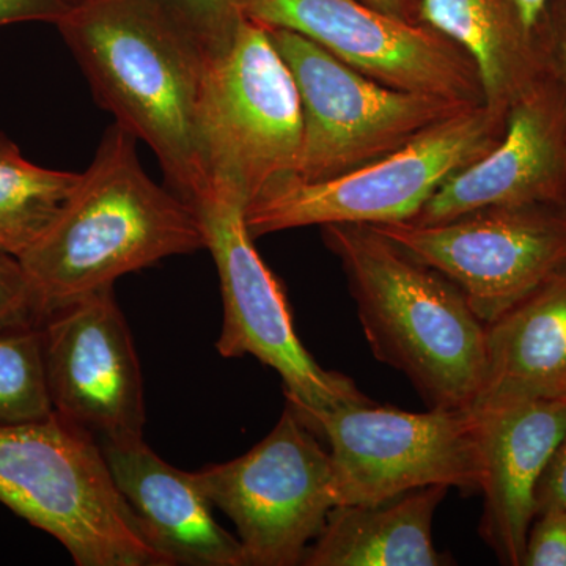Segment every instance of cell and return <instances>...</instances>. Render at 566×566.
<instances>
[{"mask_svg": "<svg viewBox=\"0 0 566 566\" xmlns=\"http://www.w3.org/2000/svg\"><path fill=\"white\" fill-rule=\"evenodd\" d=\"M566 401V271L486 324V367L472 409Z\"/></svg>", "mask_w": 566, "mask_h": 566, "instance_id": "obj_17", "label": "cell"}, {"mask_svg": "<svg viewBox=\"0 0 566 566\" xmlns=\"http://www.w3.org/2000/svg\"><path fill=\"white\" fill-rule=\"evenodd\" d=\"M268 29L300 92L303 140L294 175L301 180L326 181L352 172L472 107L387 87L300 33Z\"/></svg>", "mask_w": 566, "mask_h": 566, "instance_id": "obj_9", "label": "cell"}, {"mask_svg": "<svg viewBox=\"0 0 566 566\" xmlns=\"http://www.w3.org/2000/svg\"><path fill=\"white\" fill-rule=\"evenodd\" d=\"M553 62L554 65L557 66V70L560 71L562 77H564L566 82V40L558 46L556 54H554Z\"/></svg>", "mask_w": 566, "mask_h": 566, "instance_id": "obj_29", "label": "cell"}, {"mask_svg": "<svg viewBox=\"0 0 566 566\" xmlns=\"http://www.w3.org/2000/svg\"><path fill=\"white\" fill-rule=\"evenodd\" d=\"M367 6L374 7L379 11H385L392 17L401 18V20L420 22V6L422 0H360Z\"/></svg>", "mask_w": 566, "mask_h": 566, "instance_id": "obj_28", "label": "cell"}, {"mask_svg": "<svg viewBox=\"0 0 566 566\" xmlns=\"http://www.w3.org/2000/svg\"><path fill=\"white\" fill-rule=\"evenodd\" d=\"M319 436L286 403L270 434L244 455L192 472L232 520L245 565L294 566L338 505L334 468Z\"/></svg>", "mask_w": 566, "mask_h": 566, "instance_id": "obj_10", "label": "cell"}, {"mask_svg": "<svg viewBox=\"0 0 566 566\" xmlns=\"http://www.w3.org/2000/svg\"><path fill=\"white\" fill-rule=\"evenodd\" d=\"M506 115L486 104L438 123L382 158L326 181L286 175L245 205L253 240L264 234L331 223L408 222L450 177L502 139Z\"/></svg>", "mask_w": 566, "mask_h": 566, "instance_id": "obj_5", "label": "cell"}, {"mask_svg": "<svg viewBox=\"0 0 566 566\" xmlns=\"http://www.w3.org/2000/svg\"><path fill=\"white\" fill-rule=\"evenodd\" d=\"M476 412L485 497L479 534L502 565L523 566L536 483L564 438L566 401L521 400Z\"/></svg>", "mask_w": 566, "mask_h": 566, "instance_id": "obj_15", "label": "cell"}, {"mask_svg": "<svg viewBox=\"0 0 566 566\" xmlns=\"http://www.w3.org/2000/svg\"><path fill=\"white\" fill-rule=\"evenodd\" d=\"M449 488L424 486L376 504L338 505L305 551V566H444L431 527Z\"/></svg>", "mask_w": 566, "mask_h": 566, "instance_id": "obj_18", "label": "cell"}, {"mask_svg": "<svg viewBox=\"0 0 566 566\" xmlns=\"http://www.w3.org/2000/svg\"><path fill=\"white\" fill-rule=\"evenodd\" d=\"M0 502L77 566H172L115 486L99 442L55 412L0 424Z\"/></svg>", "mask_w": 566, "mask_h": 566, "instance_id": "obj_4", "label": "cell"}, {"mask_svg": "<svg viewBox=\"0 0 566 566\" xmlns=\"http://www.w3.org/2000/svg\"><path fill=\"white\" fill-rule=\"evenodd\" d=\"M460 286L490 324L566 271V202L509 205L434 226H371Z\"/></svg>", "mask_w": 566, "mask_h": 566, "instance_id": "obj_11", "label": "cell"}, {"mask_svg": "<svg viewBox=\"0 0 566 566\" xmlns=\"http://www.w3.org/2000/svg\"><path fill=\"white\" fill-rule=\"evenodd\" d=\"M551 202H566V82L554 62L510 106L502 139L408 222L434 226L482 208Z\"/></svg>", "mask_w": 566, "mask_h": 566, "instance_id": "obj_14", "label": "cell"}, {"mask_svg": "<svg viewBox=\"0 0 566 566\" xmlns=\"http://www.w3.org/2000/svg\"><path fill=\"white\" fill-rule=\"evenodd\" d=\"M553 505L566 510V431L535 488V513Z\"/></svg>", "mask_w": 566, "mask_h": 566, "instance_id": "obj_26", "label": "cell"}, {"mask_svg": "<svg viewBox=\"0 0 566 566\" xmlns=\"http://www.w3.org/2000/svg\"><path fill=\"white\" fill-rule=\"evenodd\" d=\"M296 412L329 444L338 505L434 485L482 490V430L472 408L408 412L370 401Z\"/></svg>", "mask_w": 566, "mask_h": 566, "instance_id": "obj_6", "label": "cell"}, {"mask_svg": "<svg viewBox=\"0 0 566 566\" xmlns=\"http://www.w3.org/2000/svg\"><path fill=\"white\" fill-rule=\"evenodd\" d=\"M40 323L0 331V424L36 422L54 415Z\"/></svg>", "mask_w": 566, "mask_h": 566, "instance_id": "obj_21", "label": "cell"}, {"mask_svg": "<svg viewBox=\"0 0 566 566\" xmlns=\"http://www.w3.org/2000/svg\"><path fill=\"white\" fill-rule=\"evenodd\" d=\"M136 142L111 125L61 214L20 256L41 319L122 275L205 249L196 208L148 177Z\"/></svg>", "mask_w": 566, "mask_h": 566, "instance_id": "obj_2", "label": "cell"}, {"mask_svg": "<svg viewBox=\"0 0 566 566\" xmlns=\"http://www.w3.org/2000/svg\"><path fill=\"white\" fill-rule=\"evenodd\" d=\"M80 180L81 174L29 161L0 132V249L24 255L61 214Z\"/></svg>", "mask_w": 566, "mask_h": 566, "instance_id": "obj_20", "label": "cell"}, {"mask_svg": "<svg viewBox=\"0 0 566 566\" xmlns=\"http://www.w3.org/2000/svg\"><path fill=\"white\" fill-rule=\"evenodd\" d=\"M99 106L155 153L188 203L208 186L199 139L208 61L155 0H88L57 22Z\"/></svg>", "mask_w": 566, "mask_h": 566, "instance_id": "obj_1", "label": "cell"}, {"mask_svg": "<svg viewBox=\"0 0 566 566\" xmlns=\"http://www.w3.org/2000/svg\"><path fill=\"white\" fill-rule=\"evenodd\" d=\"M210 62L232 44L252 0H155Z\"/></svg>", "mask_w": 566, "mask_h": 566, "instance_id": "obj_22", "label": "cell"}, {"mask_svg": "<svg viewBox=\"0 0 566 566\" xmlns=\"http://www.w3.org/2000/svg\"><path fill=\"white\" fill-rule=\"evenodd\" d=\"M88 2V0H69V3L71 6V9H74V7L82 6V3Z\"/></svg>", "mask_w": 566, "mask_h": 566, "instance_id": "obj_30", "label": "cell"}, {"mask_svg": "<svg viewBox=\"0 0 566 566\" xmlns=\"http://www.w3.org/2000/svg\"><path fill=\"white\" fill-rule=\"evenodd\" d=\"M419 21L469 52L482 76L485 104L497 114H509L551 66L532 48L515 0H422Z\"/></svg>", "mask_w": 566, "mask_h": 566, "instance_id": "obj_19", "label": "cell"}, {"mask_svg": "<svg viewBox=\"0 0 566 566\" xmlns=\"http://www.w3.org/2000/svg\"><path fill=\"white\" fill-rule=\"evenodd\" d=\"M70 10L69 0H0V28L31 21L55 24Z\"/></svg>", "mask_w": 566, "mask_h": 566, "instance_id": "obj_27", "label": "cell"}, {"mask_svg": "<svg viewBox=\"0 0 566 566\" xmlns=\"http://www.w3.org/2000/svg\"><path fill=\"white\" fill-rule=\"evenodd\" d=\"M199 139L210 182L251 202L264 186L296 172L303 140L300 92L270 29L248 18L232 44L208 62Z\"/></svg>", "mask_w": 566, "mask_h": 566, "instance_id": "obj_8", "label": "cell"}, {"mask_svg": "<svg viewBox=\"0 0 566 566\" xmlns=\"http://www.w3.org/2000/svg\"><path fill=\"white\" fill-rule=\"evenodd\" d=\"M40 322L35 294L21 260L0 249V331Z\"/></svg>", "mask_w": 566, "mask_h": 566, "instance_id": "obj_23", "label": "cell"}, {"mask_svg": "<svg viewBox=\"0 0 566 566\" xmlns=\"http://www.w3.org/2000/svg\"><path fill=\"white\" fill-rule=\"evenodd\" d=\"M515 3L532 48L551 65L566 40V0H515Z\"/></svg>", "mask_w": 566, "mask_h": 566, "instance_id": "obj_24", "label": "cell"}, {"mask_svg": "<svg viewBox=\"0 0 566 566\" xmlns=\"http://www.w3.org/2000/svg\"><path fill=\"white\" fill-rule=\"evenodd\" d=\"M99 446L115 486L172 566H245L240 539L216 523L192 472L166 463L144 438Z\"/></svg>", "mask_w": 566, "mask_h": 566, "instance_id": "obj_16", "label": "cell"}, {"mask_svg": "<svg viewBox=\"0 0 566 566\" xmlns=\"http://www.w3.org/2000/svg\"><path fill=\"white\" fill-rule=\"evenodd\" d=\"M248 18L300 33L387 87L485 104L474 59L422 22L401 20L360 0H252Z\"/></svg>", "mask_w": 566, "mask_h": 566, "instance_id": "obj_12", "label": "cell"}, {"mask_svg": "<svg viewBox=\"0 0 566 566\" xmlns=\"http://www.w3.org/2000/svg\"><path fill=\"white\" fill-rule=\"evenodd\" d=\"M52 409L96 441L142 438L144 381L132 331L114 296L99 290L40 323Z\"/></svg>", "mask_w": 566, "mask_h": 566, "instance_id": "obj_13", "label": "cell"}, {"mask_svg": "<svg viewBox=\"0 0 566 566\" xmlns=\"http://www.w3.org/2000/svg\"><path fill=\"white\" fill-rule=\"evenodd\" d=\"M340 260L376 359L401 371L428 409H469L482 390L486 324L457 283L371 226L322 227Z\"/></svg>", "mask_w": 566, "mask_h": 566, "instance_id": "obj_3", "label": "cell"}, {"mask_svg": "<svg viewBox=\"0 0 566 566\" xmlns=\"http://www.w3.org/2000/svg\"><path fill=\"white\" fill-rule=\"evenodd\" d=\"M245 205L237 189L218 181L192 203L221 283L219 354L227 359L252 356L273 368L281 375L286 403L297 411L370 403L348 376L324 370L297 338L285 290L245 226Z\"/></svg>", "mask_w": 566, "mask_h": 566, "instance_id": "obj_7", "label": "cell"}, {"mask_svg": "<svg viewBox=\"0 0 566 566\" xmlns=\"http://www.w3.org/2000/svg\"><path fill=\"white\" fill-rule=\"evenodd\" d=\"M523 566H566V510L553 505L535 513Z\"/></svg>", "mask_w": 566, "mask_h": 566, "instance_id": "obj_25", "label": "cell"}]
</instances>
